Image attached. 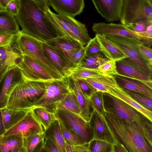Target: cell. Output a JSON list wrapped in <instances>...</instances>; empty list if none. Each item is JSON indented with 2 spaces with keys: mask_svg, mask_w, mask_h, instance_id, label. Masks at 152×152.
Returning a JSON list of instances; mask_svg holds the SVG:
<instances>
[{
  "mask_svg": "<svg viewBox=\"0 0 152 152\" xmlns=\"http://www.w3.org/2000/svg\"><path fill=\"white\" fill-rule=\"evenodd\" d=\"M20 8L15 16L21 31L42 42L59 36L45 11L32 0H20Z\"/></svg>",
  "mask_w": 152,
  "mask_h": 152,
  "instance_id": "6da1fadb",
  "label": "cell"
},
{
  "mask_svg": "<svg viewBox=\"0 0 152 152\" xmlns=\"http://www.w3.org/2000/svg\"><path fill=\"white\" fill-rule=\"evenodd\" d=\"M112 131L128 152H152L138 124L105 113L104 115Z\"/></svg>",
  "mask_w": 152,
  "mask_h": 152,
  "instance_id": "7a4b0ae2",
  "label": "cell"
},
{
  "mask_svg": "<svg viewBox=\"0 0 152 152\" xmlns=\"http://www.w3.org/2000/svg\"><path fill=\"white\" fill-rule=\"evenodd\" d=\"M43 42L23 32L18 33L12 45L22 55L33 59L45 69L54 80L64 77L54 68L45 53Z\"/></svg>",
  "mask_w": 152,
  "mask_h": 152,
  "instance_id": "3957f363",
  "label": "cell"
},
{
  "mask_svg": "<svg viewBox=\"0 0 152 152\" xmlns=\"http://www.w3.org/2000/svg\"><path fill=\"white\" fill-rule=\"evenodd\" d=\"M46 88V82L24 81L15 88L6 107L14 110L32 109L44 94Z\"/></svg>",
  "mask_w": 152,
  "mask_h": 152,
  "instance_id": "277c9868",
  "label": "cell"
},
{
  "mask_svg": "<svg viewBox=\"0 0 152 152\" xmlns=\"http://www.w3.org/2000/svg\"><path fill=\"white\" fill-rule=\"evenodd\" d=\"M59 36H64L86 45L91 39L85 24L76 20L74 17L56 14L50 8L45 11Z\"/></svg>",
  "mask_w": 152,
  "mask_h": 152,
  "instance_id": "5b68a950",
  "label": "cell"
},
{
  "mask_svg": "<svg viewBox=\"0 0 152 152\" xmlns=\"http://www.w3.org/2000/svg\"><path fill=\"white\" fill-rule=\"evenodd\" d=\"M46 90L34 107H41L54 113L57 105L73 90L70 86L69 76L46 82Z\"/></svg>",
  "mask_w": 152,
  "mask_h": 152,
  "instance_id": "8992f818",
  "label": "cell"
},
{
  "mask_svg": "<svg viewBox=\"0 0 152 152\" xmlns=\"http://www.w3.org/2000/svg\"><path fill=\"white\" fill-rule=\"evenodd\" d=\"M120 20L125 25L152 22V4L148 0H124Z\"/></svg>",
  "mask_w": 152,
  "mask_h": 152,
  "instance_id": "52a82bcc",
  "label": "cell"
},
{
  "mask_svg": "<svg viewBox=\"0 0 152 152\" xmlns=\"http://www.w3.org/2000/svg\"><path fill=\"white\" fill-rule=\"evenodd\" d=\"M103 35L119 48L139 69L152 78V65L145 60L139 52L138 46L143 44L140 40L132 37Z\"/></svg>",
  "mask_w": 152,
  "mask_h": 152,
  "instance_id": "ba28073f",
  "label": "cell"
},
{
  "mask_svg": "<svg viewBox=\"0 0 152 152\" xmlns=\"http://www.w3.org/2000/svg\"><path fill=\"white\" fill-rule=\"evenodd\" d=\"M57 119L79 136L85 143L93 139V133L89 122L80 115L69 110L57 109L54 113Z\"/></svg>",
  "mask_w": 152,
  "mask_h": 152,
  "instance_id": "9c48e42d",
  "label": "cell"
},
{
  "mask_svg": "<svg viewBox=\"0 0 152 152\" xmlns=\"http://www.w3.org/2000/svg\"><path fill=\"white\" fill-rule=\"evenodd\" d=\"M103 99L106 113L128 121L136 122L137 124L144 116L123 100L109 93L104 92Z\"/></svg>",
  "mask_w": 152,
  "mask_h": 152,
  "instance_id": "30bf717a",
  "label": "cell"
},
{
  "mask_svg": "<svg viewBox=\"0 0 152 152\" xmlns=\"http://www.w3.org/2000/svg\"><path fill=\"white\" fill-rule=\"evenodd\" d=\"M24 81L47 82L54 79L41 66L30 57L22 55L17 64Z\"/></svg>",
  "mask_w": 152,
  "mask_h": 152,
  "instance_id": "8fae6325",
  "label": "cell"
},
{
  "mask_svg": "<svg viewBox=\"0 0 152 152\" xmlns=\"http://www.w3.org/2000/svg\"><path fill=\"white\" fill-rule=\"evenodd\" d=\"M92 29L95 33L102 34L134 37L140 40L148 47L152 45V39L138 35L136 32L127 28L122 23L99 22L93 23Z\"/></svg>",
  "mask_w": 152,
  "mask_h": 152,
  "instance_id": "7c38bea8",
  "label": "cell"
},
{
  "mask_svg": "<svg viewBox=\"0 0 152 152\" xmlns=\"http://www.w3.org/2000/svg\"><path fill=\"white\" fill-rule=\"evenodd\" d=\"M89 122L92 132V139L104 141L111 144L118 141L104 115H101L94 110Z\"/></svg>",
  "mask_w": 152,
  "mask_h": 152,
  "instance_id": "4fadbf2b",
  "label": "cell"
},
{
  "mask_svg": "<svg viewBox=\"0 0 152 152\" xmlns=\"http://www.w3.org/2000/svg\"><path fill=\"white\" fill-rule=\"evenodd\" d=\"M24 81L18 67L8 70L0 80V109L7 107L9 99L15 87Z\"/></svg>",
  "mask_w": 152,
  "mask_h": 152,
  "instance_id": "5bb4252c",
  "label": "cell"
},
{
  "mask_svg": "<svg viewBox=\"0 0 152 152\" xmlns=\"http://www.w3.org/2000/svg\"><path fill=\"white\" fill-rule=\"evenodd\" d=\"M44 130L43 126L36 118L31 110L16 124L7 130L3 135L19 134L24 138L33 133L43 134Z\"/></svg>",
  "mask_w": 152,
  "mask_h": 152,
  "instance_id": "9a60e30c",
  "label": "cell"
},
{
  "mask_svg": "<svg viewBox=\"0 0 152 152\" xmlns=\"http://www.w3.org/2000/svg\"><path fill=\"white\" fill-rule=\"evenodd\" d=\"M96 10L107 22L120 20L124 0H91Z\"/></svg>",
  "mask_w": 152,
  "mask_h": 152,
  "instance_id": "2e32d148",
  "label": "cell"
},
{
  "mask_svg": "<svg viewBox=\"0 0 152 152\" xmlns=\"http://www.w3.org/2000/svg\"><path fill=\"white\" fill-rule=\"evenodd\" d=\"M46 43L63 56L74 68L75 67L72 62V56L75 51L84 46L77 41L64 36H58Z\"/></svg>",
  "mask_w": 152,
  "mask_h": 152,
  "instance_id": "e0dca14e",
  "label": "cell"
},
{
  "mask_svg": "<svg viewBox=\"0 0 152 152\" xmlns=\"http://www.w3.org/2000/svg\"><path fill=\"white\" fill-rule=\"evenodd\" d=\"M116 65L119 76L139 80L152 88V78L139 69L127 58L116 61Z\"/></svg>",
  "mask_w": 152,
  "mask_h": 152,
  "instance_id": "ac0fdd59",
  "label": "cell"
},
{
  "mask_svg": "<svg viewBox=\"0 0 152 152\" xmlns=\"http://www.w3.org/2000/svg\"><path fill=\"white\" fill-rule=\"evenodd\" d=\"M49 4L58 14L74 17L83 11L84 0H48Z\"/></svg>",
  "mask_w": 152,
  "mask_h": 152,
  "instance_id": "d6986e66",
  "label": "cell"
},
{
  "mask_svg": "<svg viewBox=\"0 0 152 152\" xmlns=\"http://www.w3.org/2000/svg\"><path fill=\"white\" fill-rule=\"evenodd\" d=\"M44 51L53 65L63 77L70 76L74 69L65 58L46 42H43Z\"/></svg>",
  "mask_w": 152,
  "mask_h": 152,
  "instance_id": "ffe728a7",
  "label": "cell"
},
{
  "mask_svg": "<svg viewBox=\"0 0 152 152\" xmlns=\"http://www.w3.org/2000/svg\"><path fill=\"white\" fill-rule=\"evenodd\" d=\"M22 55L12 45L0 47V80L10 69L17 66V64Z\"/></svg>",
  "mask_w": 152,
  "mask_h": 152,
  "instance_id": "44dd1931",
  "label": "cell"
},
{
  "mask_svg": "<svg viewBox=\"0 0 152 152\" xmlns=\"http://www.w3.org/2000/svg\"><path fill=\"white\" fill-rule=\"evenodd\" d=\"M114 76L118 85L121 88L140 94L152 99V88L142 82L125 76Z\"/></svg>",
  "mask_w": 152,
  "mask_h": 152,
  "instance_id": "7402d4cb",
  "label": "cell"
},
{
  "mask_svg": "<svg viewBox=\"0 0 152 152\" xmlns=\"http://www.w3.org/2000/svg\"><path fill=\"white\" fill-rule=\"evenodd\" d=\"M95 37L100 44L102 53L107 59L116 62L128 57L119 48L104 35L96 33Z\"/></svg>",
  "mask_w": 152,
  "mask_h": 152,
  "instance_id": "603a6c76",
  "label": "cell"
},
{
  "mask_svg": "<svg viewBox=\"0 0 152 152\" xmlns=\"http://www.w3.org/2000/svg\"><path fill=\"white\" fill-rule=\"evenodd\" d=\"M106 93L123 100L152 122V112L138 104L124 89L120 87L118 85L110 89Z\"/></svg>",
  "mask_w": 152,
  "mask_h": 152,
  "instance_id": "cb8c5ba5",
  "label": "cell"
},
{
  "mask_svg": "<svg viewBox=\"0 0 152 152\" xmlns=\"http://www.w3.org/2000/svg\"><path fill=\"white\" fill-rule=\"evenodd\" d=\"M70 86L75 94L81 110L80 116L85 121L89 122L94 110L89 99H86L80 89L78 80L72 79L69 76Z\"/></svg>",
  "mask_w": 152,
  "mask_h": 152,
  "instance_id": "d4e9b609",
  "label": "cell"
},
{
  "mask_svg": "<svg viewBox=\"0 0 152 152\" xmlns=\"http://www.w3.org/2000/svg\"><path fill=\"white\" fill-rule=\"evenodd\" d=\"M23 138L19 134L0 136V152H23Z\"/></svg>",
  "mask_w": 152,
  "mask_h": 152,
  "instance_id": "484cf974",
  "label": "cell"
},
{
  "mask_svg": "<svg viewBox=\"0 0 152 152\" xmlns=\"http://www.w3.org/2000/svg\"><path fill=\"white\" fill-rule=\"evenodd\" d=\"M43 134L44 139L50 140L54 142L58 152H65V141L57 119L51 123L44 130Z\"/></svg>",
  "mask_w": 152,
  "mask_h": 152,
  "instance_id": "4316f807",
  "label": "cell"
},
{
  "mask_svg": "<svg viewBox=\"0 0 152 152\" xmlns=\"http://www.w3.org/2000/svg\"><path fill=\"white\" fill-rule=\"evenodd\" d=\"M32 109H10L6 107L1 109L4 127L7 131L20 121Z\"/></svg>",
  "mask_w": 152,
  "mask_h": 152,
  "instance_id": "83f0119b",
  "label": "cell"
},
{
  "mask_svg": "<svg viewBox=\"0 0 152 152\" xmlns=\"http://www.w3.org/2000/svg\"><path fill=\"white\" fill-rule=\"evenodd\" d=\"M83 79L91 84L98 91L103 92H107L110 89L118 85L113 76L102 75Z\"/></svg>",
  "mask_w": 152,
  "mask_h": 152,
  "instance_id": "f1b7e54d",
  "label": "cell"
},
{
  "mask_svg": "<svg viewBox=\"0 0 152 152\" xmlns=\"http://www.w3.org/2000/svg\"><path fill=\"white\" fill-rule=\"evenodd\" d=\"M20 31L15 16L5 10H0V33H18Z\"/></svg>",
  "mask_w": 152,
  "mask_h": 152,
  "instance_id": "f546056e",
  "label": "cell"
},
{
  "mask_svg": "<svg viewBox=\"0 0 152 152\" xmlns=\"http://www.w3.org/2000/svg\"><path fill=\"white\" fill-rule=\"evenodd\" d=\"M69 110L80 115L81 110L76 96L72 91L69 93L57 105L56 109Z\"/></svg>",
  "mask_w": 152,
  "mask_h": 152,
  "instance_id": "4dcf8cb0",
  "label": "cell"
},
{
  "mask_svg": "<svg viewBox=\"0 0 152 152\" xmlns=\"http://www.w3.org/2000/svg\"><path fill=\"white\" fill-rule=\"evenodd\" d=\"M31 110L36 118L43 126L44 130L57 119L54 113L48 111L43 107H34L32 108Z\"/></svg>",
  "mask_w": 152,
  "mask_h": 152,
  "instance_id": "1f68e13d",
  "label": "cell"
},
{
  "mask_svg": "<svg viewBox=\"0 0 152 152\" xmlns=\"http://www.w3.org/2000/svg\"><path fill=\"white\" fill-rule=\"evenodd\" d=\"M102 75H104L100 72L98 68L91 69L78 66L72 70L70 77L73 80H78Z\"/></svg>",
  "mask_w": 152,
  "mask_h": 152,
  "instance_id": "d6a6232c",
  "label": "cell"
},
{
  "mask_svg": "<svg viewBox=\"0 0 152 152\" xmlns=\"http://www.w3.org/2000/svg\"><path fill=\"white\" fill-rule=\"evenodd\" d=\"M108 60L103 56L102 53H98L85 56L79 66L91 69L97 68Z\"/></svg>",
  "mask_w": 152,
  "mask_h": 152,
  "instance_id": "836d02e7",
  "label": "cell"
},
{
  "mask_svg": "<svg viewBox=\"0 0 152 152\" xmlns=\"http://www.w3.org/2000/svg\"><path fill=\"white\" fill-rule=\"evenodd\" d=\"M59 122L65 142L73 146L85 143L75 133Z\"/></svg>",
  "mask_w": 152,
  "mask_h": 152,
  "instance_id": "e575fe53",
  "label": "cell"
},
{
  "mask_svg": "<svg viewBox=\"0 0 152 152\" xmlns=\"http://www.w3.org/2000/svg\"><path fill=\"white\" fill-rule=\"evenodd\" d=\"M43 138V133H37L32 134L23 138V152H32L37 143Z\"/></svg>",
  "mask_w": 152,
  "mask_h": 152,
  "instance_id": "d590c367",
  "label": "cell"
},
{
  "mask_svg": "<svg viewBox=\"0 0 152 152\" xmlns=\"http://www.w3.org/2000/svg\"><path fill=\"white\" fill-rule=\"evenodd\" d=\"M104 92L98 91L90 98L89 100L94 110L101 115L105 113L104 104Z\"/></svg>",
  "mask_w": 152,
  "mask_h": 152,
  "instance_id": "8d00e7d4",
  "label": "cell"
},
{
  "mask_svg": "<svg viewBox=\"0 0 152 152\" xmlns=\"http://www.w3.org/2000/svg\"><path fill=\"white\" fill-rule=\"evenodd\" d=\"M143 135L148 144L152 147V125L151 121L144 116L138 124Z\"/></svg>",
  "mask_w": 152,
  "mask_h": 152,
  "instance_id": "74e56055",
  "label": "cell"
},
{
  "mask_svg": "<svg viewBox=\"0 0 152 152\" xmlns=\"http://www.w3.org/2000/svg\"><path fill=\"white\" fill-rule=\"evenodd\" d=\"M88 143L90 152H112V144L104 141L92 139Z\"/></svg>",
  "mask_w": 152,
  "mask_h": 152,
  "instance_id": "f35d334b",
  "label": "cell"
},
{
  "mask_svg": "<svg viewBox=\"0 0 152 152\" xmlns=\"http://www.w3.org/2000/svg\"><path fill=\"white\" fill-rule=\"evenodd\" d=\"M138 104L146 109L152 112V99L140 94L124 89Z\"/></svg>",
  "mask_w": 152,
  "mask_h": 152,
  "instance_id": "ab89813d",
  "label": "cell"
},
{
  "mask_svg": "<svg viewBox=\"0 0 152 152\" xmlns=\"http://www.w3.org/2000/svg\"><path fill=\"white\" fill-rule=\"evenodd\" d=\"M98 69L104 75L115 76L119 75L116 65V61L108 60L106 62L99 66Z\"/></svg>",
  "mask_w": 152,
  "mask_h": 152,
  "instance_id": "60d3db41",
  "label": "cell"
},
{
  "mask_svg": "<svg viewBox=\"0 0 152 152\" xmlns=\"http://www.w3.org/2000/svg\"><path fill=\"white\" fill-rule=\"evenodd\" d=\"M79 85L84 96L89 99L91 97L98 91L93 86L84 79L78 80Z\"/></svg>",
  "mask_w": 152,
  "mask_h": 152,
  "instance_id": "b9f144b4",
  "label": "cell"
},
{
  "mask_svg": "<svg viewBox=\"0 0 152 152\" xmlns=\"http://www.w3.org/2000/svg\"><path fill=\"white\" fill-rule=\"evenodd\" d=\"M18 34L12 32L0 33V47L11 46Z\"/></svg>",
  "mask_w": 152,
  "mask_h": 152,
  "instance_id": "7bdbcfd3",
  "label": "cell"
},
{
  "mask_svg": "<svg viewBox=\"0 0 152 152\" xmlns=\"http://www.w3.org/2000/svg\"><path fill=\"white\" fill-rule=\"evenodd\" d=\"M88 44L85 46L82 47L75 51L72 56L71 60L73 65L75 67L79 65L86 56V53Z\"/></svg>",
  "mask_w": 152,
  "mask_h": 152,
  "instance_id": "ee69618b",
  "label": "cell"
},
{
  "mask_svg": "<svg viewBox=\"0 0 152 152\" xmlns=\"http://www.w3.org/2000/svg\"><path fill=\"white\" fill-rule=\"evenodd\" d=\"M98 53H102L100 44L96 37L95 36L94 38L91 39L88 43V46L86 51V56H89Z\"/></svg>",
  "mask_w": 152,
  "mask_h": 152,
  "instance_id": "f6af8a7d",
  "label": "cell"
},
{
  "mask_svg": "<svg viewBox=\"0 0 152 152\" xmlns=\"http://www.w3.org/2000/svg\"><path fill=\"white\" fill-rule=\"evenodd\" d=\"M139 52L142 57L152 65V49L143 44L138 46Z\"/></svg>",
  "mask_w": 152,
  "mask_h": 152,
  "instance_id": "bcb514c9",
  "label": "cell"
},
{
  "mask_svg": "<svg viewBox=\"0 0 152 152\" xmlns=\"http://www.w3.org/2000/svg\"><path fill=\"white\" fill-rule=\"evenodd\" d=\"M152 24V22H140L125 25L129 30L135 32H139L145 31L147 27Z\"/></svg>",
  "mask_w": 152,
  "mask_h": 152,
  "instance_id": "7dc6e473",
  "label": "cell"
},
{
  "mask_svg": "<svg viewBox=\"0 0 152 152\" xmlns=\"http://www.w3.org/2000/svg\"><path fill=\"white\" fill-rule=\"evenodd\" d=\"M20 4V0H13L9 3L4 10L15 16L18 12Z\"/></svg>",
  "mask_w": 152,
  "mask_h": 152,
  "instance_id": "c3c4849f",
  "label": "cell"
},
{
  "mask_svg": "<svg viewBox=\"0 0 152 152\" xmlns=\"http://www.w3.org/2000/svg\"><path fill=\"white\" fill-rule=\"evenodd\" d=\"M58 152L56 147L51 140L45 139L44 147L41 152Z\"/></svg>",
  "mask_w": 152,
  "mask_h": 152,
  "instance_id": "681fc988",
  "label": "cell"
},
{
  "mask_svg": "<svg viewBox=\"0 0 152 152\" xmlns=\"http://www.w3.org/2000/svg\"><path fill=\"white\" fill-rule=\"evenodd\" d=\"M112 152H128L125 146L119 141L112 144Z\"/></svg>",
  "mask_w": 152,
  "mask_h": 152,
  "instance_id": "f907efd6",
  "label": "cell"
},
{
  "mask_svg": "<svg viewBox=\"0 0 152 152\" xmlns=\"http://www.w3.org/2000/svg\"><path fill=\"white\" fill-rule=\"evenodd\" d=\"M73 152H90L89 143H85L82 144L78 145L73 146Z\"/></svg>",
  "mask_w": 152,
  "mask_h": 152,
  "instance_id": "816d5d0a",
  "label": "cell"
},
{
  "mask_svg": "<svg viewBox=\"0 0 152 152\" xmlns=\"http://www.w3.org/2000/svg\"><path fill=\"white\" fill-rule=\"evenodd\" d=\"M136 33L140 36L152 39V24L148 26L145 31Z\"/></svg>",
  "mask_w": 152,
  "mask_h": 152,
  "instance_id": "f5cc1de1",
  "label": "cell"
},
{
  "mask_svg": "<svg viewBox=\"0 0 152 152\" xmlns=\"http://www.w3.org/2000/svg\"><path fill=\"white\" fill-rule=\"evenodd\" d=\"M41 9L45 11L50 8V4L48 0H32Z\"/></svg>",
  "mask_w": 152,
  "mask_h": 152,
  "instance_id": "db71d44e",
  "label": "cell"
},
{
  "mask_svg": "<svg viewBox=\"0 0 152 152\" xmlns=\"http://www.w3.org/2000/svg\"><path fill=\"white\" fill-rule=\"evenodd\" d=\"M45 143V139L41 140L36 145L32 152H38L41 151L44 147Z\"/></svg>",
  "mask_w": 152,
  "mask_h": 152,
  "instance_id": "11a10c76",
  "label": "cell"
},
{
  "mask_svg": "<svg viewBox=\"0 0 152 152\" xmlns=\"http://www.w3.org/2000/svg\"><path fill=\"white\" fill-rule=\"evenodd\" d=\"M6 131L3 124L1 109H0V136L3 135Z\"/></svg>",
  "mask_w": 152,
  "mask_h": 152,
  "instance_id": "9f6ffc18",
  "label": "cell"
},
{
  "mask_svg": "<svg viewBox=\"0 0 152 152\" xmlns=\"http://www.w3.org/2000/svg\"><path fill=\"white\" fill-rule=\"evenodd\" d=\"M13 0H0V10H4L7 5Z\"/></svg>",
  "mask_w": 152,
  "mask_h": 152,
  "instance_id": "6f0895ef",
  "label": "cell"
},
{
  "mask_svg": "<svg viewBox=\"0 0 152 152\" xmlns=\"http://www.w3.org/2000/svg\"><path fill=\"white\" fill-rule=\"evenodd\" d=\"M64 148L65 152H73V146L65 142Z\"/></svg>",
  "mask_w": 152,
  "mask_h": 152,
  "instance_id": "680465c9",
  "label": "cell"
},
{
  "mask_svg": "<svg viewBox=\"0 0 152 152\" xmlns=\"http://www.w3.org/2000/svg\"><path fill=\"white\" fill-rule=\"evenodd\" d=\"M151 3H152V0H148Z\"/></svg>",
  "mask_w": 152,
  "mask_h": 152,
  "instance_id": "91938a15",
  "label": "cell"
},
{
  "mask_svg": "<svg viewBox=\"0 0 152 152\" xmlns=\"http://www.w3.org/2000/svg\"><path fill=\"white\" fill-rule=\"evenodd\" d=\"M1 60L0 59V67H1Z\"/></svg>",
  "mask_w": 152,
  "mask_h": 152,
  "instance_id": "94428289",
  "label": "cell"
}]
</instances>
